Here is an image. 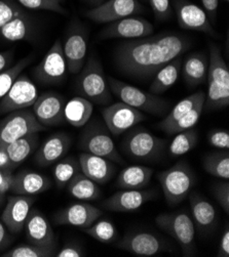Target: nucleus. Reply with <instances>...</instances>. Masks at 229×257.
Returning <instances> with one entry per match:
<instances>
[{
  "label": "nucleus",
  "instance_id": "2eb2a0df",
  "mask_svg": "<svg viewBox=\"0 0 229 257\" xmlns=\"http://www.w3.org/2000/svg\"><path fill=\"white\" fill-rule=\"evenodd\" d=\"M154 26L147 20L140 17L131 16L108 23L106 27L101 31L100 36L103 39H137L148 37L154 34Z\"/></svg>",
  "mask_w": 229,
  "mask_h": 257
},
{
  "label": "nucleus",
  "instance_id": "5fc2aeb1",
  "mask_svg": "<svg viewBox=\"0 0 229 257\" xmlns=\"http://www.w3.org/2000/svg\"><path fill=\"white\" fill-rule=\"evenodd\" d=\"M223 2H225V3H229V0H223Z\"/></svg>",
  "mask_w": 229,
  "mask_h": 257
},
{
  "label": "nucleus",
  "instance_id": "864d4df0",
  "mask_svg": "<svg viewBox=\"0 0 229 257\" xmlns=\"http://www.w3.org/2000/svg\"><path fill=\"white\" fill-rule=\"evenodd\" d=\"M11 243V237L6 228V225L0 221V251L6 249Z\"/></svg>",
  "mask_w": 229,
  "mask_h": 257
},
{
  "label": "nucleus",
  "instance_id": "6e6d98bb",
  "mask_svg": "<svg viewBox=\"0 0 229 257\" xmlns=\"http://www.w3.org/2000/svg\"><path fill=\"white\" fill-rule=\"evenodd\" d=\"M143 2H147V0H143Z\"/></svg>",
  "mask_w": 229,
  "mask_h": 257
},
{
  "label": "nucleus",
  "instance_id": "c03bdc74",
  "mask_svg": "<svg viewBox=\"0 0 229 257\" xmlns=\"http://www.w3.org/2000/svg\"><path fill=\"white\" fill-rule=\"evenodd\" d=\"M214 197L226 214L229 213V183L227 179L214 187Z\"/></svg>",
  "mask_w": 229,
  "mask_h": 257
},
{
  "label": "nucleus",
  "instance_id": "2f4dec72",
  "mask_svg": "<svg viewBox=\"0 0 229 257\" xmlns=\"http://www.w3.org/2000/svg\"><path fill=\"white\" fill-rule=\"evenodd\" d=\"M38 142V133H36L20 138L0 148H4L6 150L12 163L17 167L31 155L32 152L37 148Z\"/></svg>",
  "mask_w": 229,
  "mask_h": 257
},
{
  "label": "nucleus",
  "instance_id": "f8f14e48",
  "mask_svg": "<svg viewBox=\"0 0 229 257\" xmlns=\"http://www.w3.org/2000/svg\"><path fill=\"white\" fill-rule=\"evenodd\" d=\"M38 97L35 83L26 74L21 73L8 93L0 99V114L30 108Z\"/></svg>",
  "mask_w": 229,
  "mask_h": 257
},
{
  "label": "nucleus",
  "instance_id": "8fccbe9b",
  "mask_svg": "<svg viewBox=\"0 0 229 257\" xmlns=\"http://www.w3.org/2000/svg\"><path fill=\"white\" fill-rule=\"evenodd\" d=\"M217 256L218 257H229V228H228V224H226L225 230L221 237Z\"/></svg>",
  "mask_w": 229,
  "mask_h": 257
},
{
  "label": "nucleus",
  "instance_id": "4468645a",
  "mask_svg": "<svg viewBox=\"0 0 229 257\" xmlns=\"http://www.w3.org/2000/svg\"><path fill=\"white\" fill-rule=\"evenodd\" d=\"M102 116L109 132L114 136L129 132L131 128L146 120V116L141 111L122 101L115 102L103 109Z\"/></svg>",
  "mask_w": 229,
  "mask_h": 257
},
{
  "label": "nucleus",
  "instance_id": "603ef678",
  "mask_svg": "<svg viewBox=\"0 0 229 257\" xmlns=\"http://www.w3.org/2000/svg\"><path fill=\"white\" fill-rule=\"evenodd\" d=\"M16 166L12 163L8 153L4 148H0V169L14 170Z\"/></svg>",
  "mask_w": 229,
  "mask_h": 257
},
{
  "label": "nucleus",
  "instance_id": "b1692460",
  "mask_svg": "<svg viewBox=\"0 0 229 257\" xmlns=\"http://www.w3.org/2000/svg\"><path fill=\"white\" fill-rule=\"evenodd\" d=\"M24 227L26 228V235L31 244L39 246H57L52 225L37 209H31Z\"/></svg>",
  "mask_w": 229,
  "mask_h": 257
},
{
  "label": "nucleus",
  "instance_id": "aec40b11",
  "mask_svg": "<svg viewBox=\"0 0 229 257\" xmlns=\"http://www.w3.org/2000/svg\"><path fill=\"white\" fill-rule=\"evenodd\" d=\"M34 202L35 199L32 196L15 195L7 197L2 221L11 233L17 234L23 230Z\"/></svg>",
  "mask_w": 229,
  "mask_h": 257
},
{
  "label": "nucleus",
  "instance_id": "1a4fd4ad",
  "mask_svg": "<svg viewBox=\"0 0 229 257\" xmlns=\"http://www.w3.org/2000/svg\"><path fill=\"white\" fill-rule=\"evenodd\" d=\"M80 147L84 152L106 158L116 164L124 163L108 131L100 123H91L85 128L80 140Z\"/></svg>",
  "mask_w": 229,
  "mask_h": 257
},
{
  "label": "nucleus",
  "instance_id": "39448f33",
  "mask_svg": "<svg viewBox=\"0 0 229 257\" xmlns=\"http://www.w3.org/2000/svg\"><path fill=\"white\" fill-rule=\"evenodd\" d=\"M166 140L156 137L143 127L131 128L122 140L121 149L130 159L142 162L161 160L167 150Z\"/></svg>",
  "mask_w": 229,
  "mask_h": 257
},
{
  "label": "nucleus",
  "instance_id": "bb28decb",
  "mask_svg": "<svg viewBox=\"0 0 229 257\" xmlns=\"http://www.w3.org/2000/svg\"><path fill=\"white\" fill-rule=\"evenodd\" d=\"M190 207L194 226L201 232H208L216 223L217 213L213 204L197 193L190 196Z\"/></svg>",
  "mask_w": 229,
  "mask_h": 257
},
{
  "label": "nucleus",
  "instance_id": "e433bc0d",
  "mask_svg": "<svg viewBox=\"0 0 229 257\" xmlns=\"http://www.w3.org/2000/svg\"><path fill=\"white\" fill-rule=\"evenodd\" d=\"M198 143V133L194 128L177 134L169 147L171 157H179L190 152Z\"/></svg>",
  "mask_w": 229,
  "mask_h": 257
},
{
  "label": "nucleus",
  "instance_id": "5701e85b",
  "mask_svg": "<svg viewBox=\"0 0 229 257\" xmlns=\"http://www.w3.org/2000/svg\"><path fill=\"white\" fill-rule=\"evenodd\" d=\"M72 144L71 138L64 133H58L47 138L35 154V162L38 166L47 167L65 157Z\"/></svg>",
  "mask_w": 229,
  "mask_h": 257
},
{
  "label": "nucleus",
  "instance_id": "a19ab883",
  "mask_svg": "<svg viewBox=\"0 0 229 257\" xmlns=\"http://www.w3.org/2000/svg\"><path fill=\"white\" fill-rule=\"evenodd\" d=\"M205 99L199 100L185 116H183L182 118L176 121L174 124H172L169 128H167L165 133L172 136L193 128L200 119L201 113L203 111V105H205Z\"/></svg>",
  "mask_w": 229,
  "mask_h": 257
},
{
  "label": "nucleus",
  "instance_id": "7ed1b4c3",
  "mask_svg": "<svg viewBox=\"0 0 229 257\" xmlns=\"http://www.w3.org/2000/svg\"><path fill=\"white\" fill-rule=\"evenodd\" d=\"M76 91L91 102L107 105L111 101V90L103 66L95 57L91 56L79 73L76 80Z\"/></svg>",
  "mask_w": 229,
  "mask_h": 257
},
{
  "label": "nucleus",
  "instance_id": "37998d69",
  "mask_svg": "<svg viewBox=\"0 0 229 257\" xmlns=\"http://www.w3.org/2000/svg\"><path fill=\"white\" fill-rule=\"evenodd\" d=\"M150 4L151 10L157 20L163 22L171 18L173 10L170 0H147Z\"/></svg>",
  "mask_w": 229,
  "mask_h": 257
},
{
  "label": "nucleus",
  "instance_id": "6e6552de",
  "mask_svg": "<svg viewBox=\"0 0 229 257\" xmlns=\"http://www.w3.org/2000/svg\"><path fill=\"white\" fill-rule=\"evenodd\" d=\"M156 222L159 227L181 247L184 256H194L197 252L195 245V226L190 215L184 210L161 213Z\"/></svg>",
  "mask_w": 229,
  "mask_h": 257
},
{
  "label": "nucleus",
  "instance_id": "c9c22d12",
  "mask_svg": "<svg viewBox=\"0 0 229 257\" xmlns=\"http://www.w3.org/2000/svg\"><path fill=\"white\" fill-rule=\"evenodd\" d=\"M203 168L205 170L218 178H229V153L228 150L222 152L210 153L203 158Z\"/></svg>",
  "mask_w": 229,
  "mask_h": 257
},
{
  "label": "nucleus",
  "instance_id": "9b49d317",
  "mask_svg": "<svg viewBox=\"0 0 229 257\" xmlns=\"http://www.w3.org/2000/svg\"><path fill=\"white\" fill-rule=\"evenodd\" d=\"M67 70L62 41L57 39L40 63L32 70V75L35 81L40 84L59 85L65 80Z\"/></svg>",
  "mask_w": 229,
  "mask_h": 257
},
{
  "label": "nucleus",
  "instance_id": "c756f323",
  "mask_svg": "<svg viewBox=\"0 0 229 257\" xmlns=\"http://www.w3.org/2000/svg\"><path fill=\"white\" fill-rule=\"evenodd\" d=\"M93 111V102L83 96H74L65 104V122L74 127H84L90 121Z\"/></svg>",
  "mask_w": 229,
  "mask_h": 257
},
{
  "label": "nucleus",
  "instance_id": "0eeeda50",
  "mask_svg": "<svg viewBox=\"0 0 229 257\" xmlns=\"http://www.w3.org/2000/svg\"><path fill=\"white\" fill-rule=\"evenodd\" d=\"M107 80L112 93H114L124 104L141 112H146L152 115H164L170 108V102L159 95L141 90L131 84L112 78V77H109Z\"/></svg>",
  "mask_w": 229,
  "mask_h": 257
},
{
  "label": "nucleus",
  "instance_id": "423d86ee",
  "mask_svg": "<svg viewBox=\"0 0 229 257\" xmlns=\"http://www.w3.org/2000/svg\"><path fill=\"white\" fill-rule=\"evenodd\" d=\"M165 199L170 206L181 203L196 183L194 171L188 163L180 161L158 174Z\"/></svg>",
  "mask_w": 229,
  "mask_h": 257
},
{
  "label": "nucleus",
  "instance_id": "de8ad7c7",
  "mask_svg": "<svg viewBox=\"0 0 229 257\" xmlns=\"http://www.w3.org/2000/svg\"><path fill=\"white\" fill-rule=\"evenodd\" d=\"M84 248L78 243H69L65 245L58 253H56L57 257H82L85 256Z\"/></svg>",
  "mask_w": 229,
  "mask_h": 257
},
{
  "label": "nucleus",
  "instance_id": "412c9836",
  "mask_svg": "<svg viewBox=\"0 0 229 257\" xmlns=\"http://www.w3.org/2000/svg\"><path fill=\"white\" fill-rule=\"evenodd\" d=\"M157 197L152 190H122L116 192L102 202V207L114 212H131L139 209L143 205Z\"/></svg>",
  "mask_w": 229,
  "mask_h": 257
},
{
  "label": "nucleus",
  "instance_id": "4c0bfd02",
  "mask_svg": "<svg viewBox=\"0 0 229 257\" xmlns=\"http://www.w3.org/2000/svg\"><path fill=\"white\" fill-rule=\"evenodd\" d=\"M57 246H39L35 244H21L8 252L3 257H53L56 256Z\"/></svg>",
  "mask_w": 229,
  "mask_h": 257
},
{
  "label": "nucleus",
  "instance_id": "a878e982",
  "mask_svg": "<svg viewBox=\"0 0 229 257\" xmlns=\"http://www.w3.org/2000/svg\"><path fill=\"white\" fill-rule=\"evenodd\" d=\"M52 183L45 175L31 170H22L14 174L11 192L15 195L35 196L47 191Z\"/></svg>",
  "mask_w": 229,
  "mask_h": 257
},
{
  "label": "nucleus",
  "instance_id": "f3484780",
  "mask_svg": "<svg viewBox=\"0 0 229 257\" xmlns=\"http://www.w3.org/2000/svg\"><path fill=\"white\" fill-rule=\"evenodd\" d=\"M145 11L138 0H108L88 11L86 16L100 24H108L126 17L135 16Z\"/></svg>",
  "mask_w": 229,
  "mask_h": 257
},
{
  "label": "nucleus",
  "instance_id": "72a5a7b5",
  "mask_svg": "<svg viewBox=\"0 0 229 257\" xmlns=\"http://www.w3.org/2000/svg\"><path fill=\"white\" fill-rule=\"evenodd\" d=\"M205 98H206V93L201 90L194 92L193 94H190L189 96L183 98L171 110V112L165 117V119L160 122L159 127L162 131L165 132L172 124H174L176 121L185 116L199 100L205 99Z\"/></svg>",
  "mask_w": 229,
  "mask_h": 257
},
{
  "label": "nucleus",
  "instance_id": "f704fd0d",
  "mask_svg": "<svg viewBox=\"0 0 229 257\" xmlns=\"http://www.w3.org/2000/svg\"><path fill=\"white\" fill-rule=\"evenodd\" d=\"M55 164L54 177L57 187L60 189L66 188L71 179L82 171L79 157H64Z\"/></svg>",
  "mask_w": 229,
  "mask_h": 257
},
{
  "label": "nucleus",
  "instance_id": "09e8293b",
  "mask_svg": "<svg viewBox=\"0 0 229 257\" xmlns=\"http://www.w3.org/2000/svg\"><path fill=\"white\" fill-rule=\"evenodd\" d=\"M201 3L203 6V11L206 12L212 25H214L217 20V11H218V6H219V0H201Z\"/></svg>",
  "mask_w": 229,
  "mask_h": 257
},
{
  "label": "nucleus",
  "instance_id": "20e7f679",
  "mask_svg": "<svg viewBox=\"0 0 229 257\" xmlns=\"http://www.w3.org/2000/svg\"><path fill=\"white\" fill-rule=\"evenodd\" d=\"M35 32L32 17L15 0H0V38L10 42L30 40Z\"/></svg>",
  "mask_w": 229,
  "mask_h": 257
},
{
  "label": "nucleus",
  "instance_id": "393cba45",
  "mask_svg": "<svg viewBox=\"0 0 229 257\" xmlns=\"http://www.w3.org/2000/svg\"><path fill=\"white\" fill-rule=\"evenodd\" d=\"M79 160L82 172L98 185L107 184L114 175L115 166L106 158L84 152L79 156Z\"/></svg>",
  "mask_w": 229,
  "mask_h": 257
},
{
  "label": "nucleus",
  "instance_id": "473e14b6",
  "mask_svg": "<svg viewBox=\"0 0 229 257\" xmlns=\"http://www.w3.org/2000/svg\"><path fill=\"white\" fill-rule=\"evenodd\" d=\"M67 190L73 198L82 201H93L102 196L98 184L82 171L71 179V182L67 185Z\"/></svg>",
  "mask_w": 229,
  "mask_h": 257
},
{
  "label": "nucleus",
  "instance_id": "49530a36",
  "mask_svg": "<svg viewBox=\"0 0 229 257\" xmlns=\"http://www.w3.org/2000/svg\"><path fill=\"white\" fill-rule=\"evenodd\" d=\"M13 178V170L0 169V206H3L7 199L8 193L11 192Z\"/></svg>",
  "mask_w": 229,
  "mask_h": 257
},
{
  "label": "nucleus",
  "instance_id": "3c124183",
  "mask_svg": "<svg viewBox=\"0 0 229 257\" xmlns=\"http://www.w3.org/2000/svg\"><path fill=\"white\" fill-rule=\"evenodd\" d=\"M14 61L13 51H0V73L9 69Z\"/></svg>",
  "mask_w": 229,
  "mask_h": 257
},
{
  "label": "nucleus",
  "instance_id": "f03ea898",
  "mask_svg": "<svg viewBox=\"0 0 229 257\" xmlns=\"http://www.w3.org/2000/svg\"><path fill=\"white\" fill-rule=\"evenodd\" d=\"M208 92L203 109L209 111L225 109L229 105V69L224 61L220 48L210 44Z\"/></svg>",
  "mask_w": 229,
  "mask_h": 257
},
{
  "label": "nucleus",
  "instance_id": "7c9ffc66",
  "mask_svg": "<svg viewBox=\"0 0 229 257\" xmlns=\"http://www.w3.org/2000/svg\"><path fill=\"white\" fill-rule=\"evenodd\" d=\"M182 69V57H178L163 67L154 77L149 92L152 94H162L170 89L178 80Z\"/></svg>",
  "mask_w": 229,
  "mask_h": 257
},
{
  "label": "nucleus",
  "instance_id": "f257e3e1",
  "mask_svg": "<svg viewBox=\"0 0 229 257\" xmlns=\"http://www.w3.org/2000/svg\"><path fill=\"white\" fill-rule=\"evenodd\" d=\"M191 46L192 41L187 36L164 32L120 43L114 51V62L122 74L138 80H148Z\"/></svg>",
  "mask_w": 229,
  "mask_h": 257
},
{
  "label": "nucleus",
  "instance_id": "dca6fc26",
  "mask_svg": "<svg viewBox=\"0 0 229 257\" xmlns=\"http://www.w3.org/2000/svg\"><path fill=\"white\" fill-rule=\"evenodd\" d=\"M174 8L178 24L182 29L199 31L213 37H218V33L202 9L188 0H175Z\"/></svg>",
  "mask_w": 229,
  "mask_h": 257
},
{
  "label": "nucleus",
  "instance_id": "6ab92c4d",
  "mask_svg": "<svg viewBox=\"0 0 229 257\" xmlns=\"http://www.w3.org/2000/svg\"><path fill=\"white\" fill-rule=\"evenodd\" d=\"M62 46L68 71L71 74H79L87 60V32L82 27H79V26L72 27L67 33Z\"/></svg>",
  "mask_w": 229,
  "mask_h": 257
},
{
  "label": "nucleus",
  "instance_id": "a18cd8bd",
  "mask_svg": "<svg viewBox=\"0 0 229 257\" xmlns=\"http://www.w3.org/2000/svg\"><path fill=\"white\" fill-rule=\"evenodd\" d=\"M208 141L214 148L221 150L229 149V133L225 130H212L209 133Z\"/></svg>",
  "mask_w": 229,
  "mask_h": 257
},
{
  "label": "nucleus",
  "instance_id": "ea45409f",
  "mask_svg": "<svg viewBox=\"0 0 229 257\" xmlns=\"http://www.w3.org/2000/svg\"><path fill=\"white\" fill-rule=\"evenodd\" d=\"M84 230L89 236L101 243L110 244L117 238L116 227L107 219H97L90 227H87Z\"/></svg>",
  "mask_w": 229,
  "mask_h": 257
},
{
  "label": "nucleus",
  "instance_id": "a211bd4d",
  "mask_svg": "<svg viewBox=\"0 0 229 257\" xmlns=\"http://www.w3.org/2000/svg\"><path fill=\"white\" fill-rule=\"evenodd\" d=\"M65 104L66 99L63 95L55 91H47L38 95L32 106V112L44 127L58 126L65 122Z\"/></svg>",
  "mask_w": 229,
  "mask_h": 257
},
{
  "label": "nucleus",
  "instance_id": "ddd939ff",
  "mask_svg": "<svg viewBox=\"0 0 229 257\" xmlns=\"http://www.w3.org/2000/svg\"><path fill=\"white\" fill-rule=\"evenodd\" d=\"M118 249L128 251L138 256H155L172 248L161 236L147 230H134L126 234L117 244Z\"/></svg>",
  "mask_w": 229,
  "mask_h": 257
},
{
  "label": "nucleus",
  "instance_id": "4be33fe9",
  "mask_svg": "<svg viewBox=\"0 0 229 257\" xmlns=\"http://www.w3.org/2000/svg\"><path fill=\"white\" fill-rule=\"evenodd\" d=\"M102 214V211L92 204L74 203L57 212L54 220L60 225H72L85 229L90 227Z\"/></svg>",
  "mask_w": 229,
  "mask_h": 257
},
{
  "label": "nucleus",
  "instance_id": "79ce46f5",
  "mask_svg": "<svg viewBox=\"0 0 229 257\" xmlns=\"http://www.w3.org/2000/svg\"><path fill=\"white\" fill-rule=\"evenodd\" d=\"M24 9L32 11H48L60 15H67V10L62 6L64 0H17Z\"/></svg>",
  "mask_w": 229,
  "mask_h": 257
},
{
  "label": "nucleus",
  "instance_id": "9d476101",
  "mask_svg": "<svg viewBox=\"0 0 229 257\" xmlns=\"http://www.w3.org/2000/svg\"><path fill=\"white\" fill-rule=\"evenodd\" d=\"M45 128L28 108L11 112L0 121V147H5L27 135L44 131Z\"/></svg>",
  "mask_w": 229,
  "mask_h": 257
},
{
  "label": "nucleus",
  "instance_id": "cd10ccee",
  "mask_svg": "<svg viewBox=\"0 0 229 257\" xmlns=\"http://www.w3.org/2000/svg\"><path fill=\"white\" fill-rule=\"evenodd\" d=\"M184 80L190 87H196L207 81L209 57L203 53H195L186 58L182 65Z\"/></svg>",
  "mask_w": 229,
  "mask_h": 257
},
{
  "label": "nucleus",
  "instance_id": "58836bf2",
  "mask_svg": "<svg viewBox=\"0 0 229 257\" xmlns=\"http://www.w3.org/2000/svg\"><path fill=\"white\" fill-rule=\"evenodd\" d=\"M33 59L34 56L30 55L0 73V99L8 93L20 74L23 73L24 69L32 63Z\"/></svg>",
  "mask_w": 229,
  "mask_h": 257
},
{
  "label": "nucleus",
  "instance_id": "c85d7f7f",
  "mask_svg": "<svg viewBox=\"0 0 229 257\" xmlns=\"http://www.w3.org/2000/svg\"><path fill=\"white\" fill-rule=\"evenodd\" d=\"M154 169L142 165L125 167L117 177V187L122 190H141L148 186Z\"/></svg>",
  "mask_w": 229,
  "mask_h": 257
}]
</instances>
